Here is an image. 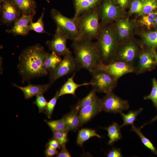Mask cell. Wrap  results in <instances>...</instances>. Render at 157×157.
<instances>
[{
    "label": "cell",
    "instance_id": "1",
    "mask_svg": "<svg viewBox=\"0 0 157 157\" xmlns=\"http://www.w3.org/2000/svg\"><path fill=\"white\" fill-rule=\"evenodd\" d=\"M49 53L38 44L22 50L19 57L17 69L23 83L48 74V71L44 67V62Z\"/></svg>",
    "mask_w": 157,
    "mask_h": 157
},
{
    "label": "cell",
    "instance_id": "2",
    "mask_svg": "<svg viewBox=\"0 0 157 157\" xmlns=\"http://www.w3.org/2000/svg\"><path fill=\"white\" fill-rule=\"evenodd\" d=\"M71 46L77 69H85L92 73L102 63L97 42L80 40L73 42Z\"/></svg>",
    "mask_w": 157,
    "mask_h": 157
},
{
    "label": "cell",
    "instance_id": "3",
    "mask_svg": "<svg viewBox=\"0 0 157 157\" xmlns=\"http://www.w3.org/2000/svg\"><path fill=\"white\" fill-rule=\"evenodd\" d=\"M102 63L107 64L113 61L119 43L113 22L102 27L97 39Z\"/></svg>",
    "mask_w": 157,
    "mask_h": 157
},
{
    "label": "cell",
    "instance_id": "4",
    "mask_svg": "<svg viewBox=\"0 0 157 157\" xmlns=\"http://www.w3.org/2000/svg\"><path fill=\"white\" fill-rule=\"evenodd\" d=\"M75 19L78 29L76 41L97 39L101 28L98 7L81 14Z\"/></svg>",
    "mask_w": 157,
    "mask_h": 157
},
{
    "label": "cell",
    "instance_id": "5",
    "mask_svg": "<svg viewBox=\"0 0 157 157\" xmlns=\"http://www.w3.org/2000/svg\"><path fill=\"white\" fill-rule=\"evenodd\" d=\"M141 48L140 45L133 40L120 43L113 61L123 62L132 65L134 68L139 55L142 49Z\"/></svg>",
    "mask_w": 157,
    "mask_h": 157
},
{
    "label": "cell",
    "instance_id": "6",
    "mask_svg": "<svg viewBox=\"0 0 157 157\" xmlns=\"http://www.w3.org/2000/svg\"><path fill=\"white\" fill-rule=\"evenodd\" d=\"M50 15L57 27L67 36L68 39L73 42L77 40L78 29L76 20L73 17H67L54 8L51 10Z\"/></svg>",
    "mask_w": 157,
    "mask_h": 157
},
{
    "label": "cell",
    "instance_id": "7",
    "mask_svg": "<svg viewBox=\"0 0 157 157\" xmlns=\"http://www.w3.org/2000/svg\"><path fill=\"white\" fill-rule=\"evenodd\" d=\"M92 74L91 85L96 92L106 94L112 92L116 86L118 80L105 71L97 69Z\"/></svg>",
    "mask_w": 157,
    "mask_h": 157
},
{
    "label": "cell",
    "instance_id": "8",
    "mask_svg": "<svg viewBox=\"0 0 157 157\" xmlns=\"http://www.w3.org/2000/svg\"><path fill=\"white\" fill-rule=\"evenodd\" d=\"M101 27L113 22L123 15L115 0H103L98 6Z\"/></svg>",
    "mask_w": 157,
    "mask_h": 157
},
{
    "label": "cell",
    "instance_id": "9",
    "mask_svg": "<svg viewBox=\"0 0 157 157\" xmlns=\"http://www.w3.org/2000/svg\"><path fill=\"white\" fill-rule=\"evenodd\" d=\"M62 60L50 72V82L51 85L58 78L69 74L77 69L76 64L72 52L64 56Z\"/></svg>",
    "mask_w": 157,
    "mask_h": 157
},
{
    "label": "cell",
    "instance_id": "10",
    "mask_svg": "<svg viewBox=\"0 0 157 157\" xmlns=\"http://www.w3.org/2000/svg\"><path fill=\"white\" fill-rule=\"evenodd\" d=\"M101 104L102 110L114 113H120L128 110L129 107L128 101L121 99L113 91L106 94L101 99Z\"/></svg>",
    "mask_w": 157,
    "mask_h": 157
},
{
    "label": "cell",
    "instance_id": "11",
    "mask_svg": "<svg viewBox=\"0 0 157 157\" xmlns=\"http://www.w3.org/2000/svg\"><path fill=\"white\" fill-rule=\"evenodd\" d=\"M68 39L67 36L57 27L53 38L50 41H47L46 44L51 51H54L59 56H63L72 53L67 47Z\"/></svg>",
    "mask_w": 157,
    "mask_h": 157
},
{
    "label": "cell",
    "instance_id": "12",
    "mask_svg": "<svg viewBox=\"0 0 157 157\" xmlns=\"http://www.w3.org/2000/svg\"><path fill=\"white\" fill-rule=\"evenodd\" d=\"M157 65L154 53L148 49H142L135 66L134 72L138 75L150 71L155 69Z\"/></svg>",
    "mask_w": 157,
    "mask_h": 157
},
{
    "label": "cell",
    "instance_id": "13",
    "mask_svg": "<svg viewBox=\"0 0 157 157\" xmlns=\"http://www.w3.org/2000/svg\"><path fill=\"white\" fill-rule=\"evenodd\" d=\"M97 69L105 71L118 80L123 76L134 72V67L132 65L123 62L116 61L107 64L102 63Z\"/></svg>",
    "mask_w": 157,
    "mask_h": 157
},
{
    "label": "cell",
    "instance_id": "14",
    "mask_svg": "<svg viewBox=\"0 0 157 157\" xmlns=\"http://www.w3.org/2000/svg\"><path fill=\"white\" fill-rule=\"evenodd\" d=\"M2 23L9 25L14 22L21 16L22 12L13 0H6L1 3Z\"/></svg>",
    "mask_w": 157,
    "mask_h": 157
},
{
    "label": "cell",
    "instance_id": "15",
    "mask_svg": "<svg viewBox=\"0 0 157 157\" xmlns=\"http://www.w3.org/2000/svg\"><path fill=\"white\" fill-rule=\"evenodd\" d=\"M35 14L25 15L22 14V16L15 21L12 28L9 30H6V32L17 35H26L29 32L28 26Z\"/></svg>",
    "mask_w": 157,
    "mask_h": 157
},
{
    "label": "cell",
    "instance_id": "16",
    "mask_svg": "<svg viewBox=\"0 0 157 157\" xmlns=\"http://www.w3.org/2000/svg\"><path fill=\"white\" fill-rule=\"evenodd\" d=\"M102 110L101 99L97 97L92 103L82 109L79 112L80 126L88 122Z\"/></svg>",
    "mask_w": 157,
    "mask_h": 157
},
{
    "label": "cell",
    "instance_id": "17",
    "mask_svg": "<svg viewBox=\"0 0 157 157\" xmlns=\"http://www.w3.org/2000/svg\"><path fill=\"white\" fill-rule=\"evenodd\" d=\"M116 21L115 28L119 44L126 39L130 35L132 24L127 18H119Z\"/></svg>",
    "mask_w": 157,
    "mask_h": 157
},
{
    "label": "cell",
    "instance_id": "18",
    "mask_svg": "<svg viewBox=\"0 0 157 157\" xmlns=\"http://www.w3.org/2000/svg\"><path fill=\"white\" fill-rule=\"evenodd\" d=\"M13 85L20 90L23 93L24 98L29 99L34 96L45 93L51 85L48 84L35 85L29 83L24 87L19 86L15 83H13Z\"/></svg>",
    "mask_w": 157,
    "mask_h": 157
},
{
    "label": "cell",
    "instance_id": "19",
    "mask_svg": "<svg viewBox=\"0 0 157 157\" xmlns=\"http://www.w3.org/2000/svg\"><path fill=\"white\" fill-rule=\"evenodd\" d=\"M75 19L81 14L99 6L101 0H73Z\"/></svg>",
    "mask_w": 157,
    "mask_h": 157
},
{
    "label": "cell",
    "instance_id": "20",
    "mask_svg": "<svg viewBox=\"0 0 157 157\" xmlns=\"http://www.w3.org/2000/svg\"><path fill=\"white\" fill-rule=\"evenodd\" d=\"M75 73L76 72H75L72 76L69 78L67 81L61 87L59 92V97L67 94H71L76 96L75 92L78 87L82 86L91 85L90 82L81 84H78L76 83L73 80Z\"/></svg>",
    "mask_w": 157,
    "mask_h": 157
},
{
    "label": "cell",
    "instance_id": "21",
    "mask_svg": "<svg viewBox=\"0 0 157 157\" xmlns=\"http://www.w3.org/2000/svg\"><path fill=\"white\" fill-rule=\"evenodd\" d=\"M69 131H75L80 126L79 113L76 110L72 111L65 115L63 118Z\"/></svg>",
    "mask_w": 157,
    "mask_h": 157
},
{
    "label": "cell",
    "instance_id": "22",
    "mask_svg": "<svg viewBox=\"0 0 157 157\" xmlns=\"http://www.w3.org/2000/svg\"><path fill=\"white\" fill-rule=\"evenodd\" d=\"M20 9L22 14H36V3L34 0H13Z\"/></svg>",
    "mask_w": 157,
    "mask_h": 157
},
{
    "label": "cell",
    "instance_id": "23",
    "mask_svg": "<svg viewBox=\"0 0 157 157\" xmlns=\"http://www.w3.org/2000/svg\"><path fill=\"white\" fill-rule=\"evenodd\" d=\"M121 128L118 124L114 122L108 127L104 128L108 132V136L109 138L108 144L112 145L122 138L120 131Z\"/></svg>",
    "mask_w": 157,
    "mask_h": 157
},
{
    "label": "cell",
    "instance_id": "24",
    "mask_svg": "<svg viewBox=\"0 0 157 157\" xmlns=\"http://www.w3.org/2000/svg\"><path fill=\"white\" fill-rule=\"evenodd\" d=\"M142 36L143 44L154 53L157 49V30L145 33Z\"/></svg>",
    "mask_w": 157,
    "mask_h": 157
},
{
    "label": "cell",
    "instance_id": "25",
    "mask_svg": "<svg viewBox=\"0 0 157 157\" xmlns=\"http://www.w3.org/2000/svg\"><path fill=\"white\" fill-rule=\"evenodd\" d=\"M94 136H96L99 138H101V136L98 134L95 130L88 128L82 129L78 131L77 143L82 147L85 142Z\"/></svg>",
    "mask_w": 157,
    "mask_h": 157
},
{
    "label": "cell",
    "instance_id": "26",
    "mask_svg": "<svg viewBox=\"0 0 157 157\" xmlns=\"http://www.w3.org/2000/svg\"><path fill=\"white\" fill-rule=\"evenodd\" d=\"M96 92L93 89L86 97L79 100L72 109L76 110L79 113L82 109L92 103L98 97L96 95Z\"/></svg>",
    "mask_w": 157,
    "mask_h": 157
},
{
    "label": "cell",
    "instance_id": "27",
    "mask_svg": "<svg viewBox=\"0 0 157 157\" xmlns=\"http://www.w3.org/2000/svg\"><path fill=\"white\" fill-rule=\"evenodd\" d=\"M144 126L142 125L140 127H137L134 125L132 126L131 130L134 131L139 136L142 143L145 147L149 149L154 154L157 155V149L151 141L141 132V129Z\"/></svg>",
    "mask_w": 157,
    "mask_h": 157
},
{
    "label": "cell",
    "instance_id": "28",
    "mask_svg": "<svg viewBox=\"0 0 157 157\" xmlns=\"http://www.w3.org/2000/svg\"><path fill=\"white\" fill-rule=\"evenodd\" d=\"M143 110L140 108L136 110H130L126 114L122 112L120 113L123 121V124L120 126L121 128L129 125H134V122L136 120L138 115L141 113Z\"/></svg>",
    "mask_w": 157,
    "mask_h": 157
},
{
    "label": "cell",
    "instance_id": "29",
    "mask_svg": "<svg viewBox=\"0 0 157 157\" xmlns=\"http://www.w3.org/2000/svg\"><path fill=\"white\" fill-rule=\"evenodd\" d=\"M60 56L54 51L48 54L44 62V66L48 72L54 68L62 60Z\"/></svg>",
    "mask_w": 157,
    "mask_h": 157
},
{
    "label": "cell",
    "instance_id": "30",
    "mask_svg": "<svg viewBox=\"0 0 157 157\" xmlns=\"http://www.w3.org/2000/svg\"><path fill=\"white\" fill-rule=\"evenodd\" d=\"M44 121L51 129L53 132L69 131L63 118L59 120L51 121L44 120Z\"/></svg>",
    "mask_w": 157,
    "mask_h": 157
},
{
    "label": "cell",
    "instance_id": "31",
    "mask_svg": "<svg viewBox=\"0 0 157 157\" xmlns=\"http://www.w3.org/2000/svg\"><path fill=\"white\" fill-rule=\"evenodd\" d=\"M157 15V11H153L149 14L143 15L140 19V22L142 25L150 29L154 26Z\"/></svg>",
    "mask_w": 157,
    "mask_h": 157
},
{
    "label": "cell",
    "instance_id": "32",
    "mask_svg": "<svg viewBox=\"0 0 157 157\" xmlns=\"http://www.w3.org/2000/svg\"><path fill=\"white\" fill-rule=\"evenodd\" d=\"M143 7L140 15L149 14L154 11L157 8V0H141Z\"/></svg>",
    "mask_w": 157,
    "mask_h": 157
},
{
    "label": "cell",
    "instance_id": "33",
    "mask_svg": "<svg viewBox=\"0 0 157 157\" xmlns=\"http://www.w3.org/2000/svg\"><path fill=\"white\" fill-rule=\"evenodd\" d=\"M44 10L41 16L35 22L32 21L28 26L29 31L33 30L39 33H48L44 30V24L43 20L44 15Z\"/></svg>",
    "mask_w": 157,
    "mask_h": 157
},
{
    "label": "cell",
    "instance_id": "34",
    "mask_svg": "<svg viewBox=\"0 0 157 157\" xmlns=\"http://www.w3.org/2000/svg\"><path fill=\"white\" fill-rule=\"evenodd\" d=\"M152 86L151 92L148 95L144 96V100L149 99L152 102L153 105L157 109V80L152 79Z\"/></svg>",
    "mask_w": 157,
    "mask_h": 157
},
{
    "label": "cell",
    "instance_id": "35",
    "mask_svg": "<svg viewBox=\"0 0 157 157\" xmlns=\"http://www.w3.org/2000/svg\"><path fill=\"white\" fill-rule=\"evenodd\" d=\"M59 91H57L55 96L48 102L45 111V114L49 119L51 118L57 100L59 97Z\"/></svg>",
    "mask_w": 157,
    "mask_h": 157
},
{
    "label": "cell",
    "instance_id": "36",
    "mask_svg": "<svg viewBox=\"0 0 157 157\" xmlns=\"http://www.w3.org/2000/svg\"><path fill=\"white\" fill-rule=\"evenodd\" d=\"M36 96L35 100L33 102V104L38 107L39 113L43 112L45 110L48 102L44 97L43 94H39Z\"/></svg>",
    "mask_w": 157,
    "mask_h": 157
},
{
    "label": "cell",
    "instance_id": "37",
    "mask_svg": "<svg viewBox=\"0 0 157 157\" xmlns=\"http://www.w3.org/2000/svg\"><path fill=\"white\" fill-rule=\"evenodd\" d=\"M67 131H54L53 133V138L56 139L59 142L60 147L66 144L68 141Z\"/></svg>",
    "mask_w": 157,
    "mask_h": 157
},
{
    "label": "cell",
    "instance_id": "38",
    "mask_svg": "<svg viewBox=\"0 0 157 157\" xmlns=\"http://www.w3.org/2000/svg\"><path fill=\"white\" fill-rule=\"evenodd\" d=\"M142 7L143 4L141 0H132L130 5L129 13L139 14L142 10Z\"/></svg>",
    "mask_w": 157,
    "mask_h": 157
},
{
    "label": "cell",
    "instance_id": "39",
    "mask_svg": "<svg viewBox=\"0 0 157 157\" xmlns=\"http://www.w3.org/2000/svg\"><path fill=\"white\" fill-rule=\"evenodd\" d=\"M108 157H122L123 155L122 154L120 148H113L109 150L107 154Z\"/></svg>",
    "mask_w": 157,
    "mask_h": 157
},
{
    "label": "cell",
    "instance_id": "40",
    "mask_svg": "<svg viewBox=\"0 0 157 157\" xmlns=\"http://www.w3.org/2000/svg\"><path fill=\"white\" fill-rule=\"evenodd\" d=\"M60 151L57 155V157H70L71 156L70 153L68 151L65 146V144L63 145L61 147Z\"/></svg>",
    "mask_w": 157,
    "mask_h": 157
},
{
    "label": "cell",
    "instance_id": "41",
    "mask_svg": "<svg viewBox=\"0 0 157 157\" xmlns=\"http://www.w3.org/2000/svg\"><path fill=\"white\" fill-rule=\"evenodd\" d=\"M46 147H49L55 149L60 148L58 141L53 138L49 140L47 144Z\"/></svg>",
    "mask_w": 157,
    "mask_h": 157
},
{
    "label": "cell",
    "instance_id": "42",
    "mask_svg": "<svg viewBox=\"0 0 157 157\" xmlns=\"http://www.w3.org/2000/svg\"><path fill=\"white\" fill-rule=\"evenodd\" d=\"M46 147L45 151V154L46 157H53L58 153L56 149L49 147Z\"/></svg>",
    "mask_w": 157,
    "mask_h": 157
},
{
    "label": "cell",
    "instance_id": "43",
    "mask_svg": "<svg viewBox=\"0 0 157 157\" xmlns=\"http://www.w3.org/2000/svg\"><path fill=\"white\" fill-rule=\"evenodd\" d=\"M117 4L121 9H124L128 6L129 0H115Z\"/></svg>",
    "mask_w": 157,
    "mask_h": 157
},
{
    "label": "cell",
    "instance_id": "44",
    "mask_svg": "<svg viewBox=\"0 0 157 157\" xmlns=\"http://www.w3.org/2000/svg\"><path fill=\"white\" fill-rule=\"evenodd\" d=\"M157 120V115L156 116H155V117H154V118H153L150 121V122H148V123H145V124H144V126L145 125H147V124H150V123H151L153 122H154V121H156Z\"/></svg>",
    "mask_w": 157,
    "mask_h": 157
},
{
    "label": "cell",
    "instance_id": "45",
    "mask_svg": "<svg viewBox=\"0 0 157 157\" xmlns=\"http://www.w3.org/2000/svg\"><path fill=\"white\" fill-rule=\"evenodd\" d=\"M154 58L157 64V51H156L154 53Z\"/></svg>",
    "mask_w": 157,
    "mask_h": 157
},
{
    "label": "cell",
    "instance_id": "46",
    "mask_svg": "<svg viewBox=\"0 0 157 157\" xmlns=\"http://www.w3.org/2000/svg\"><path fill=\"white\" fill-rule=\"evenodd\" d=\"M154 26L157 28V15L155 19V22L154 24Z\"/></svg>",
    "mask_w": 157,
    "mask_h": 157
},
{
    "label": "cell",
    "instance_id": "47",
    "mask_svg": "<svg viewBox=\"0 0 157 157\" xmlns=\"http://www.w3.org/2000/svg\"><path fill=\"white\" fill-rule=\"evenodd\" d=\"M6 0H0V3H1L2 2L5 1H6Z\"/></svg>",
    "mask_w": 157,
    "mask_h": 157
},
{
    "label": "cell",
    "instance_id": "48",
    "mask_svg": "<svg viewBox=\"0 0 157 157\" xmlns=\"http://www.w3.org/2000/svg\"><path fill=\"white\" fill-rule=\"evenodd\" d=\"M48 3H49V0H46Z\"/></svg>",
    "mask_w": 157,
    "mask_h": 157
}]
</instances>
